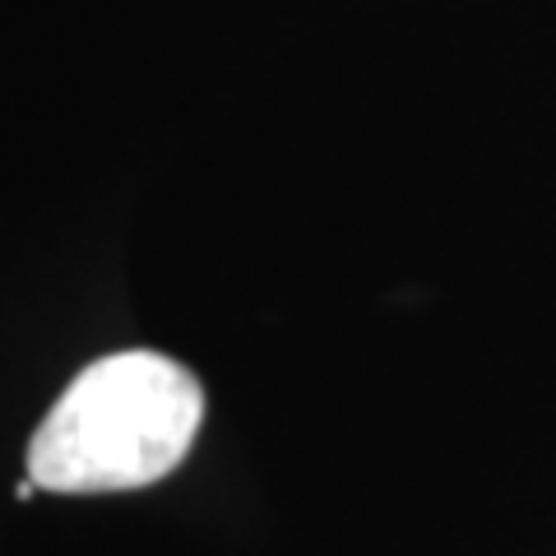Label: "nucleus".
Here are the masks:
<instances>
[{"label": "nucleus", "mask_w": 556, "mask_h": 556, "mask_svg": "<svg viewBox=\"0 0 556 556\" xmlns=\"http://www.w3.org/2000/svg\"><path fill=\"white\" fill-rule=\"evenodd\" d=\"M204 422V390L181 362L149 348L89 362L28 441L42 492H139L177 468Z\"/></svg>", "instance_id": "1"}]
</instances>
